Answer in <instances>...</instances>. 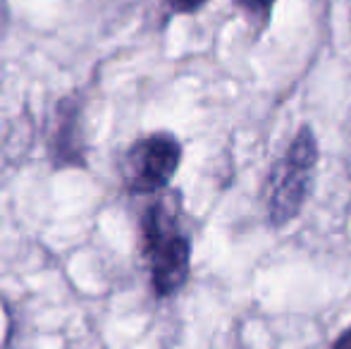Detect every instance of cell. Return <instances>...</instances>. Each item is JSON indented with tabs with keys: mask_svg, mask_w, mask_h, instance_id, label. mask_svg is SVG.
Wrapping results in <instances>:
<instances>
[{
	"mask_svg": "<svg viewBox=\"0 0 351 349\" xmlns=\"http://www.w3.org/2000/svg\"><path fill=\"white\" fill-rule=\"evenodd\" d=\"M210 0H165L172 14H196L208 5Z\"/></svg>",
	"mask_w": 351,
	"mask_h": 349,
	"instance_id": "obj_6",
	"label": "cell"
},
{
	"mask_svg": "<svg viewBox=\"0 0 351 349\" xmlns=\"http://www.w3.org/2000/svg\"><path fill=\"white\" fill-rule=\"evenodd\" d=\"M330 349H351V326L344 328V330L335 337V342H332V347H330Z\"/></svg>",
	"mask_w": 351,
	"mask_h": 349,
	"instance_id": "obj_7",
	"label": "cell"
},
{
	"mask_svg": "<svg viewBox=\"0 0 351 349\" xmlns=\"http://www.w3.org/2000/svg\"><path fill=\"white\" fill-rule=\"evenodd\" d=\"M46 154L53 170H84L88 165L82 96H65L58 101L51 134H48L46 141Z\"/></svg>",
	"mask_w": 351,
	"mask_h": 349,
	"instance_id": "obj_4",
	"label": "cell"
},
{
	"mask_svg": "<svg viewBox=\"0 0 351 349\" xmlns=\"http://www.w3.org/2000/svg\"><path fill=\"white\" fill-rule=\"evenodd\" d=\"M141 256L158 299H170L191 275V237L182 228L175 201L158 199L141 215Z\"/></svg>",
	"mask_w": 351,
	"mask_h": 349,
	"instance_id": "obj_1",
	"label": "cell"
},
{
	"mask_svg": "<svg viewBox=\"0 0 351 349\" xmlns=\"http://www.w3.org/2000/svg\"><path fill=\"white\" fill-rule=\"evenodd\" d=\"M251 22L256 24H268L270 22V14H273V8L278 0H232Z\"/></svg>",
	"mask_w": 351,
	"mask_h": 349,
	"instance_id": "obj_5",
	"label": "cell"
},
{
	"mask_svg": "<svg viewBox=\"0 0 351 349\" xmlns=\"http://www.w3.org/2000/svg\"><path fill=\"white\" fill-rule=\"evenodd\" d=\"M318 160V139L311 125H301L268 177V218L273 228H287L299 218L313 194Z\"/></svg>",
	"mask_w": 351,
	"mask_h": 349,
	"instance_id": "obj_2",
	"label": "cell"
},
{
	"mask_svg": "<svg viewBox=\"0 0 351 349\" xmlns=\"http://www.w3.org/2000/svg\"><path fill=\"white\" fill-rule=\"evenodd\" d=\"M182 141L170 132H153L132 141L120 163L122 186L132 196L160 194L182 165Z\"/></svg>",
	"mask_w": 351,
	"mask_h": 349,
	"instance_id": "obj_3",
	"label": "cell"
}]
</instances>
